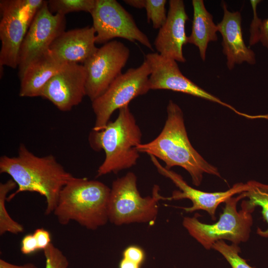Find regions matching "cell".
<instances>
[{
	"label": "cell",
	"mask_w": 268,
	"mask_h": 268,
	"mask_svg": "<svg viewBox=\"0 0 268 268\" xmlns=\"http://www.w3.org/2000/svg\"><path fill=\"white\" fill-rule=\"evenodd\" d=\"M0 173L9 175L18 187L7 202L21 192L37 193L45 199L46 215L54 212L61 190L73 177L53 155L37 156L23 143L17 156L0 157Z\"/></svg>",
	"instance_id": "obj_1"
},
{
	"label": "cell",
	"mask_w": 268,
	"mask_h": 268,
	"mask_svg": "<svg viewBox=\"0 0 268 268\" xmlns=\"http://www.w3.org/2000/svg\"><path fill=\"white\" fill-rule=\"evenodd\" d=\"M167 113V119L160 134L148 143L138 144L137 150L162 160L167 169L175 166L182 167L190 175L192 183L196 186L201 184L204 173L221 178L218 169L207 162L191 143L179 106L169 100Z\"/></svg>",
	"instance_id": "obj_2"
},
{
	"label": "cell",
	"mask_w": 268,
	"mask_h": 268,
	"mask_svg": "<svg viewBox=\"0 0 268 268\" xmlns=\"http://www.w3.org/2000/svg\"><path fill=\"white\" fill-rule=\"evenodd\" d=\"M110 188L103 183L73 176L63 187L53 213L63 225L74 221L95 230L109 221Z\"/></svg>",
	"instance_id": "obj_3"
},
{
	"label": "cell",
	"mask_w": 268,
	"mask_h": 268,
	"mask_svg": "<svg viewBox=\"0 0 268 268\" xmlns=\"http://www.w3.org/2000/svg\"><path fill=\"white\" fill-rule=\"evenodd\" d=\"M119 111L114 121H109L103 130L92 131L89 134L91 148L103 150L105 154L97 177L130 168L136 165L139 157L136 147L141 143V131L128 105Z\"/></svg>",
	"instance_id": "obj_4"
},
{
	"label": "cell",
	"mask_w": 268,
	"mask_h": 268,
	"mask_svg": "<svg viewBox=\"0 0 268 268\" xmlns=\"http://www.w3.org/2000/svg\"><path fill=\"white\" fill-rule=\"evenodd\" d=\"M155 185L151 196H141L137 187V177L133 172L116 179L112 184L108 202L109 221L120 226L134 223H152L158 213L160 200H170L159 194Z\"/></svg>",
	"instance_id": "obj_5"
},
{
	"label": "cell",
	"mask_w": 268,
	"mask_h": 268,
	"mask_svg": "<svg viewBox=\"0 0 268 268\" xmlns=\"http://www.w3.org/2000/svg\"><path fill=\"white\" fill-rule=\"evenodd\" d=\"M244 198L245 192L228 199L219 220L213 224L201 222L195 216L184 217L183 226L207 250L219 240H228L236 245L246 242L250 236L253 219L252 212L246 208L241 206V209L237 210L239 201Z\"/></svg>",
	"instance_id": "obj_6"
},
{
	"label": "cell",
	"mask_w": 268,
	"mask_h": 268,
	"mask_svg": "<svg viewBox=\"0 0 268 268\" xmlns=\"http://www.w3.org/2000/svg\"><path fill=\"white\" fill-rule=\"evenodd\" d=\"M43 0L0 1V67L16 68L23 39Z\"/></svg>",
	"instance_id": "obj_7"
},
{
	"label": "cell",
	"mask_w": 268,
	"mask_h": 268,
	"mask_svg": "<svg viewBox=\"0 0 268 268\" xmlns=\"http://www.w3.org/2000/svg\"><path fill=\"white\" fill-rule=\"evenodd\" d=\"M150 73L149 66L144 61L138 67L129 68L120 74L103 94L92 101L95 115L92 131L103 130L116 110L129 105L135 97L146 94L150 90Z\"/></svg>",
	"instance_id": "obj_8"
},
{
	"label": "cell",
	"mask_w": 268,
	"mask_h": 268,
	"mask_svg": "<svg viewBox=\"0 0 268 268\" xmlns=\"http://www.w3.org/2000/svg\"><path fill=\"white\" fill-rule=\"evenodd\" d=\"M96 43L106 44L115 38L137 41L152 50L147 36L137 26L132 15L116 0H95L91 12Z\"/></svg>",
	"instance_id": "obj_9"
},
{
	"label": "cell",
	"mask_w": 268,
	"mask_h": 268,
	"mask_svg": "<svg viewBox=\"0 0 268 268\" xmlns=\"http://www.w3.org/2000/svg\"><path fill=\"white\" fill-rule=\"evenodd\" d=\"M129 49L123 43L111 41L98 48L83 64L86 78L85 94L93 101L122 74L129 58Z\"/></svg>",
	"instance_id": "obj_10"
},
{
	"label": "cell",
	"mask_w": 268,
	"mask_h": 268,
	"mask_svg": "<svg viewBox=\"0 0 268 268\" xmlns=\"http://www.w3.org/2000/svg\"><path fill=\"white\" fill-rule=\"evenodd\" d=\"M144 61L151 71L149 77L150 90H169L187 94L219 104L239 116L251 118L250 115L239 111L188 78L182 73L175 60L158 53H151L145 56Z\"/></svg>",
	"instance_id": "obj_11"
},
{
	"label": "cell",
	"mask_w": 268,
	"mask_h": 268,
	"mask_svg": "<svg viewBox=\"0 0 268 268\" xmlns=\"http://www.w3.org/2000/svg\"><path fill=\"white\" fill-rule=\"evenodd\" d=\"M65 15L52 13L47 0L36 13L19 52L17 67L20 79L31 62L49 50L53 42L65 31Z\"/></svg>",
	"instance_id": "obj_12"
},
{
	"label": "cell",
	"mask_w": 268,
	"mask_h": 268,
	"mask_svg": "<svg viewBox=\"0 0 268 268\" xmlns=\"http://www.w3.org/2000/svg\"><path fill=\"white\" fill-rule=\"evenodd\" d=\"M151 160L159 174L169 178L178 187L179 190H175L170 200L189 199L192 202L190 207H183L187 212H193L196 210H202L206 211L212 220H216V211L219 205L225 202L228 199L236 194L246 192L249 186L248 184L237 183L225 191L217 192H206L189 186L183 177L177 173L166 169L161 165L157 158L149 155Z\"/></svg>",
	"instance_id": "obj_13"
},
{
	"label": "cell",
	"mask_w": 268,
	"mask_h": 268,
	"mask_svg": "<svg viewBox=\"0 0 268 268\" xmlns=\"http://www.w3.org/2000/svg\"><path fill=\"white\" fill-rule=\"evenodd\" d=\"M86 78L83 65L67 64L46 84L40 97L51 101L59 110L68 111L86 95Z\"/></svg>",
	"instance_id": "obj_14"
},
{
	"label": "cell",
	"mask_w": 268,
	"mask_h": 268,
	"mask_svg": "<svg viewBox=\"0 0 268 268\" xmlns=\"http://www.w3.org/2000/svg\"><path fill=\"white\" fill-rule=\"evenodd\" d=\"M188 19L183 0H170L166 21L154 42L158 54L177 62H186L183 47L188 43L186 23Z\"/></svg>",
	"instance_id": "obj_15"
},
{
	"label": "cell",
	"mask_w": 268,
	"mask_h": 268,
	"mask_svg": "<svg viewBox=\"0 0 268 268\" xmlns=\"http://www.w3.org/2000/svg\"><path fill=\"white\" fill-rule=\"evenodd\" d=\"M221 6L223 16L217 25L218 31L222 37V51L226 58L228 68L232 70L236 64L243 63L255 65L256 63L255 54L246 46L243 39L240 12L229 11L223 1L221 2Z\"/></svg>",
	"instance_id": "obj_16"
},
{
	"label": "cell",
	"mask_w": 268,
	"mask_h": 268,
	"mask_svg": "<svg viewBox=\"0 0 268 268\" xmlns=\"http://www.w3.org/2000/svg\"><path fill=\"white\" fill-rule=\"evenodd\" d=\"M93 26L65 31L53 42L49 50L63 63H84L98 50Z\"/></svg>",
	"instance_id": "obj_17"
},
{
	"label": "cell",
	"mask_w": 268,
	"mask_h": 268,
	"mask_svg": "<svg viewBox=\"0 0 268 268\" xmlns=\"http://www.w3.org/2000/svg\"><path fill=\"white\" fill-rule=\"evenodd\" d=\"M49 50L32 61L20 79V97L40 96L48 82L66 65Z\"/></svg>",
	"instance_id": "obj_18"
},
{
	"label": "cell",
	"mask_w": 268,
	"mask_h": 268,
	"mask_svg": "<svg viewBox=\"0 0 268 268\" xmlns=\"http://www.w3.org/2000/svg\"><path fill=\"white\" fill-rule=\"evenodd\" d=\"M192 5V31L188 36L187 42L198 48L201 58L204 61L208 43L218 39V27L213 20L212 15L206 9L203 0H193Z\"/></svg>",
	"instance_id": "obj_19"
},
{
	"label": "cell",
	"mask_w": 268,
	"mask_h": 268,
	"mask_svg": "<svg viewBox=\"0 0 268 268\" xmlns=\"http://www.w3.org/2000/svg\"><path fill=\"white\" fill-rule=\"evenodd\" d=\"M249 186L245 192L248 200L243 201L241 206L253 212L257 206L262 208V214L268 227L262 230L258 227L257 233L262 237L268 238V184H264L255 180L247 182Z\"/></svg>",
	"instance_id": "obj_20"
},
{
	"label": "cell",
	"mask_w": 268,
	"mask_h": 268,
	"mask_svg": "<svg viewBox=\"0 0 268 268\" xmlns=\"http://www.w3.org/2000/svg\"><path fill=\"white\" fill-rule=\"evenodd\" d=\"M17 187L15 182L10 179L5 183L0 184V235L6 232L13 234L22 233V225L14 220L9 215L6 208L5 202L8 193Z\"/></svg>",
	"instance_id": "obj_21"
},
{
	"label": "cell",
	"mask_w": 268,
	"mask_h": 268,
	"mask_svg": "<svg viewBox=\"0 0 268 268\" xmlns=\"http://www.w3.org/2000/svg\"><path fill=\"white\" fill-rule=\"evenodd\" d=\"M49 10L54 14L65 15L71 12L85 11L91 13L95 0H47Z\"/></svg>",
	"instance_id": "obj_22"
},
{
	"label": "cell",
	"mask_w": 268,
	"mask_h": 268,
	"mask_svg": "<svg viewBox=\"0 0 268 268\" xmlns=\"http://www.w3.org/2000/svg\"><path fill=\"white\" fill-rule=\"evenodd\" d=\"M212 249L219 252L231 268H254L240 256L241 249L238 245H229L224 240H219L213 244Z\"/></svg>",
	"instance_id": "obj_23"
},
{
	"label": "cell",
	"mask_w": 268,
	"mask_h": 268,
	"mask_svg": "<svg viewBox=\"0 0 268 268\" xmlns=\"http://www.w3.org/2000/svg\"><path fill=\"white\" fill-rule=\"evenodd\" d=\"M166 0H145L144 8L146 12L147 22H151L154 29H159L166 21Z\"/></svg>",
	"instance_id": "obj_24"
},
{
	"label": "cell",
	"mask_w": 268,
	"mask_h": 268,
	"mask_svg": "<svg viewBox=\"0 0 268 268\" xmlns=\"http://www.w3.org/2000/svg\"><path fill=\"white\" fill-rule=\"evenodd\" d=\"M43 251L45 268H67L69 263L67 258L52 243Z\"/></svg>",
	"instance_id": "obj_25"
},
{
	"label": "cell",
	"mask_w": 268,
	"mask_h": 268,
	"mask_svg": "<svg viewBox=\"0 0 268 268\" xmlns=\"http://www.w3.org/2000/svg\"><path fill=\"white\" fill-rule=\"evenodd\" d=\"M261 1L259 0H250L254 14L253 19L250 28L249 45L250 46H253L259 42L260 29L262 20L258 16L256 10L258 4Z\"/></svg>",
	"instance_id": "obj_26"
},
{
	"label": "cell",
	"mask_w": 268,
	"mask_h": 268,
	"mask_svg": "<svg viewBox=\"0 0 268 268\" xmlns=\"http://www.w3.org/2000/svg\"><path fill=\"white\" fill-rule=\"evenodd\" d=\"M123 258L136 263L140 266L145 259V253L143 249L136 245L127 247L123 252Z\"/></svg>",
	"instance_id": "obj_27"
},
{
	"label": "cell",
	"mask_w": 268,
	"mask_h": 268,
	"mask_svg": "<svg viewBox=\"0 0 268 268\" xmlns=\"http://www.w3.org/2000/svg\"><path fill=\"white\" fill-rule=\"evenodd\" d=\"M39 250L37 241L33 234H27L21 240L20 251L24 255L31 254Z\"/></svg>",
	"instance_id": "obj_28"
},
{
	"label": "cell",
	"mask_w": 268,
	"mask_h": 268,
	"mask_svg": "<svg viewBox=\"0 0 268 268\" xmlns=\"http://www.w3.org/2000/svg\"><path fill=\"white\" fill-rule=\"evenodd\" d=\"M33 234L37 241L39 250H44L51 243L50 233L43 228L36 229Z\"/></svg>",
	"instance_id": "obj_29"
},
{
	"label": "cell",
	"mask_w": 268,
	"mask_h": 268,
	"mask_svg": "<svg viewBox=\"0 0 268 268\" xmlns=\"http://www.w3.org/2000/svg\"><path fill=\"white\" fill-rule=\"evenodd\" d=\"M259 42L268 51V18L262 21L260 29Z\"/></svg>",
	"instance_id": "obj_30"
},
{
	"label": "cell",
	"mask_w": 268,
	"mask_h": 268,
	"mask_svg": "<svg viewBox=\"0 0 268 268\" xmlns=\"http://www.w3.org/2000/svg\"><path fill=\"white\" fill-rule=\"evenodd\" d=\"M0 268H37V267L32 263H27L23 265H16L0 259Z\"/></svg>",
	"instance_id": "obj_31"
},
{
	"label": "cell",
	"mask_w": 268,
	"mask_h": 268,
	"mask_svg": "<svg viewBox=\"0 0 268 268\" xmlns=\"http://www.w3.org/2000/svg\"><path fill=\"white\" fill-rule=\"evenodd\" d=\"M140 265L123 258L119 264V268H140Z\"/></svg>",
	"instance_id": "obj_32"
},
{
	"label": "cell",
	"mask_w": 268,
	"mask_h": 268,
	"mask_svg": "<svg viewBox=\"0 0 268 268\" xmlns=\"http://www.w3.org/2000/svg\"><path fill=\"white\" fill-rule=\"evenodd\" d=\"M124 1L131 6L139 9L144 8L145 4V0H125Z\"/></svg>",
	"instance_id": "obj_33"
}]
</instances>
